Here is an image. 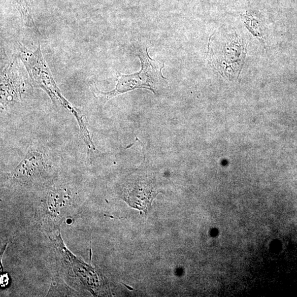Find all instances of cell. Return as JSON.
Masks as SVG:
<instances>
[{
  "label": "cell",
  "instance_id": "cell-1",
  "mask_svg": "<svg viewBox=\"0 0 297 297\" xmlns=\"http://www.w3.org/2000/svg\"><path fill=\"white\" fill-rule=\"evenodd\" d=\"M210 42L209 62L223 76L229 79L239 76L247 51V45L243 39L236 33L218 34L211 37Z\"/></svg>",
  "mask_w": 297,
  "mask_h": 297
},
{
  "label": "cell",
  "instance_id": "cell-2",
  "mask_svg": "<svg viewBox=\"0 0 297 297\" xmlns=\"http://www.w3.org/2000/svg\"><path fill=\"white\" fill-rule=\"evenodd\" d=\"M138 56L142 63L141 71L134 75H121L116 88L109 92H98L101 96H104L106 100L108 101L117 95L141 88L149 89L155 94L158 85L165 79L162 75L164 64L161 65V63L152 59L149 56L147 49Z\"/></svg>",
  "mask_w": 297,
  "mask_h": 297
},
{
  "label": "cell",
  "instance_id": "cell-3",
  "mask_svg": "<svg viewBox=\"0 0 297 297\" xmlns=\"http://www.w3.org/2000/svg\"><path fill=\"white\" fill-rule=\"evenodd\" d=\"M19 45V56L23 62L31 81L36 87L41 88L47 92L55 104L58 103L66 109L74 111L71 105L65 100L52 76L51 73L43 56L41 44L32 51Z\"/></svg>",
  "mask_w": 297,
  "mask_h": 297
},
{
  "label": "cell",
  "instance_id": "cell-4",
  "mask_svg": "<svg viewBox=\"0 0 297 297\" xmlns=\"http://www.w3.org/2000/svg\"><path fill=\"white\" fill-rule=\"evenodd\" d=\"M21 79L16 60L12 61L4 70L2 75V100L11 101L19 97Z\"/></svg>",
  "mask_w": 297,
  "mask_h": 297
},
{
  "label": "cell",
  "instance_id": "cell-5",
  "mask_svg": "<svg viewBox=\"0 0 297 297\" xmlns=\"http://www.w3.org/2000/svg\"><path fill=\"white\" fill-rule=\"evenodd\" d=\"M156 193L150 185L138 183L128 191L125 201L129 206L147 213Z\"/></svg>",
  "mask_w": 297,
  "mask_h": 297
},
{
  "label": "cell",
  "instance_id": "cell-6",
  "mask_svg": "<svg viewBox=\"0 0 297 297\" xmlns=\"http://www.w3.org/2000/svg\"><path fill=\"white\" fill-rule=\"evenodd\" d=\"M17 8L21 14L24 24L28 27L37 31V28L33 19L28 0H15Z\"/></svg>",
  "mask_w": 297,
  "mask_h": 297
}]
</instances>
